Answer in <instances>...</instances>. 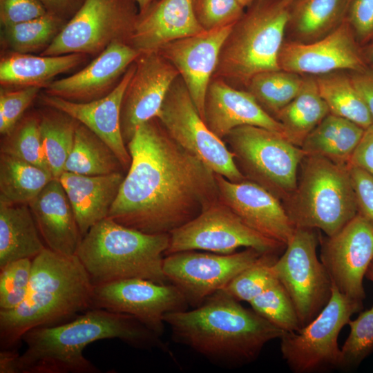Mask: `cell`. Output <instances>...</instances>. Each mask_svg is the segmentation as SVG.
Returning a JSON list of instances; mask_svg holds the SVG:
<instances>
[{"instance_id": "44dd1931", "label": "cell", "mask_w": 373, "mask_h": 373, "mask_svg": "<svg viewBox=\"0 0 373 373\" xmlns=\"http://www.w3.org/2000/svg\"><path fill=\"white\" fill-rule=\"evenodd\" d=\"M135 68L134 61L109 93L90 102H76L44 93L39 96L42 105L68 114L103 140L115 153L124 171L128 170L131 157L122 133L121 106Z\"/></svg>"}, {"instance_id": "b9f144b4", "label": "cell", "mask_w": 373, "mask_h": 373, "mask_svg": "<svg viewBox=\"0 0 373 373\" xmlns=\"http://www.w3.org/2000/svg\"><path fill=\"white\" fill-rule=\"evenodd\" d=\"M32 260L23 258L0 268V310H10L26 298L30 284Z\"/></svg>"}, {"instance_id": "d590c367", "label": "cell", "mask_w": 373, "mask_h": 373, "mask_svg": "<svg viewBox=\"0 0 373 373\" xmlns=\"http://www.w3.org/2000/svg\"><path fill=\"white\" fill-rule=\"evenodd\" d=\"M303 75L283 70L260 73L250 80L246 90L275 119L299 93Z\"/></svg>"}, {"instance_id": "d4e9b609", "label": "cell", "mask_w": 373, "mask_h": 373, "mask_svg": "<svg viewBox=\"0 0 373 373\" xmlns=\"http://www.w3.org/2000/svg\"><path fill=\"white\" fill-rule=\"evenodd\" d=\"M28 206L46 247L63 255H76L83 236L59 180L49 182Z\"/></svg>"}, {"instance_id": "5b68a950", "label": "cell", "mask_w": 373, "mask_h": 373, "mask_svg": "<svg viewBox=\"0 0 373 373\" xmlns=\"http://www.w3.org/2000/svg\"><path fill=\"white\" fill-rule=\"evenodd\" d=\"M169 239V234L145 233L107 217L83 236L76 255L93 285L131 278L164 284Z\"/></svg>"}, {"instance_id": "8992f818", "label": "cell", "mask_w": 373, "mask_h": 373, "mask_svg": "<svg viewBox=\"0 0 373 373\" xmlns=\"http://www.w3.org/2000/svg\"><path fill=\"white\" fill-rule=\"evenodd\" d=\"M288 5L283 0H256L233 24L224 39L213 77L246 90L256 75L280 70Z\"/></svg>"}, {"instance_id": "ffe728a7", "label": "cell", "mask_w": 373, "mask_h": 373, "mask_svg": "<svg viewBox=\"0 0 373 373\" xmlns=\"http://www.w3.org/2000/svg\"><path fill=\"white\" fill-rule=\"evenodd\" d=\"M232 26L204 30L171 41L157 52L178 70L203 120L207 89L216 68L222 45Z\"/></svg>"}, {"instance_id": "603a6c76", "label": "cell", "mask_w": 373, "mask_h": 373, "mask_svg": "<svg viewBox=\"0 0 373 373\" xmlns=\"http://www.w3.org/2000/svg\"><path fill=\"white\" fill-rule=\"evenodd\" d=\"M204 121L222 140L233 129L245 125L262 127L285 137L283 125L267 113L250 93L220 78L212 77L208 85Z\"/></svg>"}, {"instance_id": "ee69618b", "label": "cell", "mask_w": 373, "mask_h": 373, "mask_svg": "<svg viewBox=\"0 0 373 373\" xmlns=\"http://www.w3.org/2000/svg\"><path fill=\"white\" fill-rule=\"evenodd\" d=\"M40 88H1L0 92V133H10L37 96Z\"/></svg>"}, {"instance_id": "e575fe53", "label": "cell", "mask_w": 373, "mask_h": 373, "mask_svg": "<svg viewBox=\"0 0 373 373\" xmlns=\"http://www.w3.org/2000/svg\"><path fill=\"white\" fill-rule=\"evenodd\" d=\"M39 115L41 139L48 166L53 177L59 178L64 172L79 122L68 114L48 106H45Z\"/></svg>"}, {"instance_id": "ba28073f", "label": "cell", "mask_w": 373, "mask_h": 373, "mask_svg": "<svg viewBox=\"0 0 373 373\" xmlns=\"http://www.w3.org/2000/svg\"><path fill=\"white\" fill-rule=\"evenodd\" d=\"M223 141L246 178L287 200L298 184V169L305 154L281 134L256 126L233 129Z\"/></svg>"}, {"instance_id": "74e56055", "label": "cell", "mask_w": 373, "mask_h": 373, "mask_svg": "<svg viewBox=\"0 0 373 373\" xmlns=\"http://www.w3.org/2000/svg\"><path fill=\"white\" fill-rule=\"evenodd\" d=\"M0 153L50 172L41 139L39 113L23 116L12 130L3 135Z\"/></svg>"}, {"instance_id": "277c9868", "label": "cell", "mask_w": 373, "mask_h": 373, "mask_svg": "<svg viewBox=\"0 0 373 373\" xmlns=\"http://www.w3.org/2000/svg\"><path fill=\"white\" fill-rule=\"evenodd\" d=\"M93 285L77 255L45 248L32 259L24 300L0 310V350L17 349L28 331L59 325L91 309Z\"/></svg>"}, {"instance_id": "db71d44e", "label": "cell", "mask_w": 373, "mask_h": 373, "mask_svg": "<svg viewBox=\"0 0 373 373\" xmlns=\"http://www.w3.org/2000/svg\"><path fill=\"white\" fill-rule=\"evenodd\" d=\"M157 0H135L138 8V13L146 10L153 3Z\"/></svg>"}, {"instance_id": "11a10c76", "label": "cell", "mask_w": 373, "mask_h": 373, "mask_svg": "<svg viewBox=\"0 0 373 373\" xmlns=\"http://www.w3.org/2000/svg\"><path fill=\"white\" fill-rule=\"evenodd\" d=\"M365 277L373 283V260L366 271Z\"/></svg>"}, {"instance_id": "f5cc1de1", "label": "cell", "mask_w": 373, "mask_h": 373, "mask_svg": "<svg viewBox=\"0 0 373 373\" xmlns=\"http://www.w3.org/2000/svg\"><path fill=\"white\" fill-rule=\"evenodd\" d=\"M362 52L367 68L373 73V40L362 46Z\"/></svg>"}, {"instance_id": "e0dca14e", "label": "cell", "mask_w": 373, "mask_h": 373, "mask_svg": "<svg viewBox=\"0 0 373 373\" xmlns=\"http://www.w3.org/2000/svg\"><path fill=\"white\" fill-rule=\"evenodd\" d=\"M278 64L281 70L312 76L367 69L362 46L347 19L336 30L316 41L298 43L285 39Z\"/></svg>"}, {"instance_id": "c3c4849f", "label": "cell", "mask_w": 373, "mask_h": 373, "mask_svg": "<svg viewBox=\"0 0 373 373\" xmlns=\"http://www.w3.org/2000/svg\"><path fill=\"white\" fill-rule=\"evenodd\" d=\"M349 164L361 168L373 175V124L365 129Z\"/></svg>"}, {"instance_id": "f35d334b", "label": "cell", "mask_w": 373, "mask_h": 373, "mask_svg": "<svg viewBox=\"0 0 373 373\" xmlns=\"http://www.w3.org/2000/svg\"><path fill=\"white\" fill-rule=\"evenodd\" d=\"M249 304L257 314L284 332L301 328L293 303L277 278Z\"/></svg>"}, {"instance_id": "9f6ffc18", "label": "cell", "mask_w": 373, "mask_h": 373, "mask_svg": "<svg viewBox=\"0 0 373 373\" xmlns=\"http://www.w3.org/2000/svg\"><path fill=\"white\" fill-rule=\"evenodd\" d=\"M256 0H238V1L240 3V5L243 8H247L249 7L252 3H254Z\"/></svg>"}, {"instance_id": "7dc6e473", "label": "cell", "mask_w": 373, "mask_h": 373, "mask_svg": "<svg viewBox=\"0 0 373 373\" xmlns=\"http://www.w3.org/2000/svg\"><path fill=\"white\" fill-rule=\"evenodd\" d=\"M358 213L373 224V175L357 166L348 164Z\"/></svg>"}, {"instance_id": "4316f807", "label": "cell", "mask_w": 373, "mask_h": 373, "mask_svg": "<svg viewBox=\"0 0 373 373\" xmlns=\"http://www.w3.org/2000/svg\"><path fill=\"white\" fill-rule=\"evenodd\" d=\"M86 54L33 55L12 52L1 59L0 83L3 88H46L54 77L79 66Z\"/></svg>"}, {"instance_id": "83f0119b", "label": "cell", "mask_w": 373, "mask_h": 373, "mask_svg": "<svg viewBox=\"0 0 373 373\" xmlns=\"http://www.w3.org/2000/svg\"><path fill=\"white\" fill-rule=\"evenodd\" d=\"M351 0H294L288 5L287 41L310 43L336 30L346 19Z\"/></svg>"}, {"instance_id": "484cf974", "label": "cell", "mask_w": 373, "mask_h": 373, "mask_svg": "<svg viewBox=\"0 0 373 373\" xmlns=\"http://www.w3.org/2000/svg\"><path fill=\"white\" fill-rule=\"evenodd\" d=\"M124 176V172L84 175L64 171L58 178L71 204L82 236L108 217Z\"/></svg>"}, {"instance_id": "2e32d148", "label": "cell", "mask_w": 373, "mask_h": 373, "mask_svg": "<svg viewBox=\"0 0 373 373\" xmlns=\"http://www.w3.org/2000/svg\"><path fill=\"white\" fill-rule=\"evenodd\" d=\"M321 261L343 295L363 303V278L373 260V224L357 213L339 231L320 239Z\"/></svg>"}, {"instance_id": "7a4b0ae2", "label": "cell", "mask_w": 373, "mask_h": 373, "mask_svg": "<svg viewBox=\"0 0 373 373\" xmlns=\"http://www.w3.org/2000/svg\"><path fill=\"white\" fill-rule=\"evenodd\" d=\"M164 321L174 342L227 368L254 362L269 342L284 332L223 290L192 309L165 314Z\"/></svg>"}, {"instance_id": "d6986e66", "label": "cell", "mask_w": 373, "mask_h": 373, "mask_svg": "<svg viewBox=\"0 0 373 373\" xmlns=\"http://www.w3.org/2000/svg\"><path fill=\"white\" fill-rule=\"evenodd\" d=\"M220 200L247 225L286 246L295 227L280 200L248 179L233 182L215 173Z\"/></svg>"}, {"instance_id": "7402d4cb", "label": "cell", "mask_w": 373, "mask_h": 373, "mask_svg": "<svg viewBox=\"0 0 373 373\" xmlns=\"http://www.w3.org/2000/svg\"><path fill=\"white\" fill-rule=\"evenodd\" d=\"M140 53L126 42L117 41L75 74L54 80L44 93L76 102H88L109 93Z\"/></svg>"}, {"instance_id": "9c48e42d", "label": "cell", "mask_w": 373, "mask_h": 373, "mask_svg": "<svg viewBox=\"0 0 373 373\" xmlns=\"http://www.w3.org/2000/svg\"><path fill=\"white\" fill-rule=\"evenodd\" d=\"M362 309L363 303L342 294L332 284L331 298L318 316L298 331L284 332L279 338L282 358L290 370L316 373L340 369L339 333Z\"/></svg>"}, {"instance_id": "f6af8a7d", "label": "cell", "mask_w": 373, "mask_h": 373, "mask_svg": "<svg viewBox=\"0 0 373 373\" xmlns=\"http://www.w3.org/2000/svg\"><path fill=\"white\" fill-rule=\"evenodd\" d=\"M347 20L361 46L373 40V0H351Z\"/></svg>"}, {"instance_id": "52a82bcc", "label": "cell", "mask_w": 373, "mask_h": 373, "mask_svg": "<svg viewBox=\"0 0 373 373\" xmlns=\"http://www.w3.org/2000/svg\"><path fill=\"white\" fill-rule=\"evenodd\" d=\"M300 165L297 187L283 205L295 227L332 236L358 213L348 165L316 155H305Z\"/></svg>"}, {"instance_id": "bcb514c9", "label": "cell", "mask_w": 373, "mask_h": 373, "mask_svg": "<svg viewBox=\"0 0 373 373\" xmlns=\"http://www.w3.org/2000/svg\"><path fill=\"white\" fill-rule=\"evenodd\" d=\"M48 10L40 0H0V22L6 27L45 15Z\"/></svg>"}, {"instance_id": "6f0895ef", "label": "cell", "mask_w": 373, "mask_h": 373, "mask_svg": "<svg viewBox=\"0 0 373 373\" xmlns=\"http://www.w3.org/2000/svg\"><path fill=\"white\" fill-rule=\"evenodd\" d=\"M292 1H294V0H283V1H284L287 5H289Z\"/></svg>"}, {"instance_id": "3957f363", "label": "cell", "mask_w": 373, "mask_h": 373, "mask_svg": "<svg viewBox=\"0 0 373 373\" xmlns=\"http://www.w3.org/2000/svg\"><path fill=\"white\" fill-rule=\"evenodd\" d=\"M113 338L136 349L171 353L161 336L135 317L90 309L65 323L27 332L22 338L27 349L18 358V373L101 372L83 351L95 341Z\"/></svg>"}, {"instance_id": "816d5d0a", "label": "cell", "mask_w": 373, "mask_h": 373, "mask_svg": "<svg viewBox=\"0 0 373 373\" xmlns=\"http://www.w3.org/2000/svg\"><path fill=\"white\" fill-rule=\"evenodd\" d=\"M48 11L58 14L66 8L70 3V0H40Z\"/></svg>"}, {"instance_id": "836d02e7", "label": "cell", "mask_w": 373, "mask_h": 373, "mask_svg": "<svg viewBox=\"0 0 373 373\" xmlns=\"http://www.w3.org/2000/svg\"><path fill=\"white\" fill-rule=\"evenodd\" d=\"M315 77L319 93L330 113L349 119L364 129L373 124L350 71L338 70Z\"/></svg>"}, {"instance_id": "8d00e7d4", "label": "cell", "mask_w": 373, "mask_h": 373, "mask_svg": "<svg viewBox=\"0 0 373 373\" xmlns=\"http://www.w3.org/2000/svg\"><path fill=\"white\" fill-rule=\"evenodd\" d=\"M62 23L58 14L48 11L37 18L3 27L2 41L15 52L45 50L64 26Z\"/></svg>"}, {"instance_id": "6da1fadb", "label": "cell", "mask_w": 373, "mask_h": 373, "mask_svg": "<svg viewBox=\"0 0 373 373\" xmlns=\"http://www.w3.org/2000/svg\"><path fill=\"white\" fill-rule=\"evenodd\" d=\"M131 161L108 217L149 234H170L220 200L215 173L155 117L127 144Z\"/></svg>"}, {"instance_id": "30bf717a", "label": "cell", "mask_w": 373, "mask_h": 373, "mask_svg": "<svg viewBox=\"0 0 373 373\" xmlns=\"http://www.w3.org/2000/svg\"><path fill=\"white\" fill-rule=\"evenodd\" d=\"M138 12L135 0H85L41 55H98L115 41L128 43Z\"/></svg>"}, {"instance_id": "60d3db41", "label": "cell", "mask_w": 373, "mask_h": 373, "mask_svg": "<svg viewBox=\"0 0 373 373\" xmlns=\"http://www.w3.org/2000/svg\"><path fill=\"white\" fill-rule=\"evenodd\" d=\"M347 325L350 332L341 347V370L358 367L373 353V305Z\"/></svg>"}, {"instance_id": "5bb4252c", "label": "cell", "mask_w": 373, "mask_h": 373, "mask_svg": "<svg viewBox=\"0 0 373 373\" xmlns=\"http://www.w3.org/2000/svg\"><path fill=\"white\" fill-rule=\"evenodd\" d=\"M263 254L254 248L229 254L184 251L164 256L163 271L192 308L222 290Z\"/></svg>"}, {"instance_id": "f1b7e54d", "label": "cell", "mask_w": 373, "mask_h": 373, "mask_svg": "<svg viewBox=\"0 0 373 373\" xmlns=\"http://www.w3.org/2000/svg\"><path fill=\"white\" fill-rule=\"evenodd\" d=\"M45 248L28 204L0 202V268L17 260H32Z\"/></svg>"}, {"instance_id": "681fc988", "label": "cell", "mask_w": 373, "mask_h": 373, "mask_svg": "<svg viewBox=\"0 0 373 373\" xmlns=\"http://www.w3.org/2000/svg\"><path fill=\"white\" fill-rule=\"evenodd\" d=\"M350 73L367 105L373 122V73L367 68L363 71H350Z\"/></svg>"}, {"instance_id": "cb8c5ba5", "label": "cell", "mask_w": 373, "mask_h": 373, "mask_svg": "<svg viewBox=\"0 0 373 373\" xmlns=\"http://www.w3.org/2000/svg\"><path fill=\"white\" fill-rule=\"evenodd\" d=\"M202 31L191 0H157L138 13L128 43L140 53L157 52L171 41Z\"/></svg>"}, {"instance_id": "9a60e30c", "label": "cell", "mask_w": 373, "mask_h": 373, "mask_svg": "<svg viewBox=\"0 0 373 373\" xmlns=\"http://www.w3.org/2000/svg\"><path fill=\"white\" fill-rule=\"evenodd\" d=\"M189 306L181 291L170 283L131 278L93 285L91 309L131 315L161 337L164 315Z\"/></svg>"}, {"instance_id": "f907efd6", "label": "cell", "mask_w": 373, "mask_h": 373, "mask_svg": "<svg viewBox=\"0 0 373 373\" xmlns=\"http://www.w3.org/2000/svg\"><path fill=\"white\" fill-rule=\"evenodd\" d=\"M19 355L17 349L1 350L0 373H18L17 361Z\"/></svg>"}, {"instance_id": "8fae6325", "label": "cell", "mask_w": 373, "mask_h": 373, "mask_svg": "<svg viewBox=\"0 0 373 373\" xmlns=\"http://www.w3.org/2000/svg\"><path fill=\"white\" fill-rule=\"evenodd\" d=\"M316 229L296 227L283 255L272 269L296 309L301 327L322 311L332 293V283L316 249Z\"/></svg>"}, {"instance_id": "f546056e", "label": "cell", "mask_w": 373, "mask_h": 373, "mask_svg": "<svg viewBox=\"0 0 373 373\" xmlns=\"http://www.w3.org/2000/svg\"><path fill=\"white\" fill-rule=\"evenodd\" d=\"M365 129L345 118L329 113L306 137L300 146L305 155L348 165Z\"/></svg>"}, {"instance_id": "4dcf8cb0", "label": "cell", "mask_w": 373, "mask_h": 373, "mask_svg": "<svg viewBox=\"0 0 373 373\" xmlns=\"http://www.w3.org/2000/svg\"><path fill=\"white\" fill-rule=\"evenodd\" d=\"M303 77L298 95L276 117L284 128L285 138L300 147L306 137L330 113L319 93L315 76Z\"/></svg>"}, {"instance_id": "ab89813d", "label": "cell", "mask_w": 373, "mask_h": 373, "mask_svg": "<svg viewBox=\"0 0 373 373\" xmlns=\"http://www.w3.org/2000/svg\"><path fill=\"white\" fill-rule=\"evenodd\" d=\"M277 258L276 253L263 254L254 263L237 274L222 290L240 302L249 303L276 279L272 267Z\"/></svg>"}, {"instance_id": "d6a6232c", "label": "cell", "mask_w": 373, "mask_h": 373, "mask_svg": "<svg viewBox=\"0 0 373 373\" xmlns=\"http://www.w3.org/2000/svg\"><path fill=\"white\" fill-rule=\"evenodd\" d=\"M64 171L84 175H103L124 172L110 146L86 126L79 123Z\"/></svg>"}, {"instance_id": "7bdbcfd3", "label": "cell", "mask_w": 373, "mask_h": 373, "mask_svg": "<svg viewBox=\"0 0 373 373\" xmlns=\"http://www.w3.org/2000/svg\"><path fill=\"white\" fill-rule=\"evenodd\" d=\"M195 18L204 30L231 26L245 12L238 0H191Z\"/></svg>"}, {"instance_id": "1f68e13d", "label": "cell", "mask_w": 373, "mask_h": 373, "mask_svg": "<svg viewBox=\"0 0 373 373\" xmlns=\"http://www.w3.org/2000/svg\"><path fill=\"white\" fill-rule=\"evenodd\" d=\"M53 178L50 171L0 153V202L28 204Z\"/></svg>"}, {"instance_id": "4fadbf2b", "label": "cell", "mask_w": 373, "mask_h": 373, "mask_svg": "<svg viewBox=\"0 0 373 373\" xmlns=\"http://www.w3.org/2000/svg\"><path fill=\"white\" fill-rule=\"evenodd\" d=\"M169 235L165 256L193 250L229 254L240 247L276 254L286 247L249 227L220 200Z\"/></svg>"}, {"instance_id": "ac0fdd59", "label": "cell", "mask_w": 373, "mask_h": 373, "mask_svg": "<svg viewBox=\"0 0 373 373\" xmlns=\"http://www.w3.org/2000/svg\"><path fill=\"white\" fill-rule=\"evenodd\" d=\"M135 64L121 106V129L126 145L140 125L157 117L171 86L180 76L158 52L140 53Z\"/></svg>"}, {"instance_id": "7c38bea8", "label": "cell", "mask_w": 373, "mask_h": 373, "mask_svg": "<svg viewBox=\"0 0 373 373\" xmlns=\"http://www.w3.org/2000/svg\"><path fill=\"white\" fill-rule=\"evenodd\" d=\"M157 118L180 146L215 173L233 182L246 179L233 153L205 124L180 76L171 86Z\"/></svg>"}]
</instances>
